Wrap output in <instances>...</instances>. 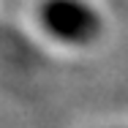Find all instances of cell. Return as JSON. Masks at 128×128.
I'll list each match as a JSON object with an SVG mask.
<instances>
[{
  "label": "cell",
  "mask_w": 128,
  "mask_h": 128,
  "mask_svg": "<svg viewBox=\"0 0 128 128\" xmlns=\"http://www.w3.org/2000/svg\"><path fill=\"white\" fill-rule=\"evenodd\" d=\"M38 22L52 38L63 44H93L104 30L101 14L84 0H41Z\"/></svg>",
  "instance_id": "obj_1"
}]
</instances>
